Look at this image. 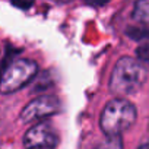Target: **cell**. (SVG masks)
<instances>
[{"label": "cell", "instance_id": "cell-1", "mask_svg": "<svg viewBox=\"0 0 149 149\" xmlns=\"http://www.w3.org/2000/svg\"><path fill=\"white\" fill-rule=\"evenodd\" d=\"M148 78V67L134 57H121L111 73L110 91L114 95L124 97L137 92Z\"/></svg>", "mask_w": 149, "mask_h": 149}, {"label": "cell", "instance_id": "cell-2", "mask_svg": "<svg viewBox=\"0 0 149 149\" xmlns=\"http://www.w3.org/2000/svg\"><path fill=\"white\" fill-rule=\"evenodd\" d=\"M136 107L124 98L111 100L102 110L100 126L105 136L121 134L136 121Z\"/></svg>", "mask_w": 149, "mask_h": 149}, {"label": "cell", "instance_id": "cell-3", "mask_svg": "<svg viewBox=\"0 0 149 149\" xmlns=\"http://www.w3.org/2000/svg\"><path fill=\"white\" fill-rule=\"evenodd\" d=\"M38 72V64L29 58L13 60L0 76V92L13 94L28 85Z\"/></svg>", "mask_w": 149, "mask_h": 149}, {"label": "cell", "instance_id": "cell-4", "mask_svg": "<svg viewBox=\"0 0 149 149\" xmlns=\"http://www.w3.org/2000/svg\"><path fill=\"white\" fill-rule=\"evenodd\" d=\"M57 133L48 123H37L24 136L25 149H53L57 145Z\"/></svg>", "mask_w": 149, "mask_h": 149}, {"label": "cell", "instance_id": "cell-5", "mask_svg": "<svg viewBox=\"0 0 149 149\" xmlns=\"http://www.w3.org/2000/svg\"><path fill=\"white\" fill-rule=\"evenodd\" d=\"M58 108H60V102L56 97L42 95L28 102L21 111L19 118L22 120V123H32L44 117H48L51 114H56Z\"/></svg>", "mask_w": 149, "mask_h": 149}, {"label": "cell", "instance_id": "cell-6", "mask_svg": "<svg viewBox=\"0 0 149 149\" xmlns=\"http://www.w3.org/2000/svg\"><path fill=\"white\" fill-rule=\"evenodd\" d=\"M132 16L137 22H148L149 21V0H137L134 3Z\"/></svg>", "mask_w": 149, "mask_h": 149}, {"label": "cell", "instance_id": "cell-7", "mask_svg": "<svg viewBox=\"0 0 149 149\" xmlns=\"http://www.w3.org/2000/svg\"><path fill=\"white\" fill-rule=\"evenodd\" d=\"M95 149H123V140L120 134L107 136Z\"/></svg>", "mask_w": 149, "mask_h": 149}, {"label": "cell", "instance_id": "cell-8", "mask_svg": "<svg viewBox=\"0 0 149 149\" xmlns=\"http://www.w3.org/2000/svg\"><path fill=\"white\" fill-rule=\"evenodd\" d=\"M136 54H137V60L142 61L149 69V42H145V44L139 45L137 50H136Z\"/></svg>", "mask_w": 149, "mask_h": 149}, {"label": "cell", "instance_id": "cell-9", "mask_svg": "<svg viewBox=\"0 0 149 149\" xmlns=\"http://www.w3.org/2000/svg\"><path fill=\"white\" fill-rule=\"evenodd\" d=\"M12 3L19 9H29L34 3V0H12Z\"/></svg>", "mask_w": 149, "mask_h": 149}, {"label": "cell", "instance_id": "cell-10", "mask_svg": "<svg viewBox=\"0 0 149 149\" xmlns=\"http://www.w3.org/2000/svg\"><path fill=\"white\" fill-rule=\"evenodd\" d=\"M89 3H92V5H104V3H107L108 0H88Z\"/></svg>", "mask_w": 149, "mask_h": 149}, {"label": "cell", "instance_id": "cell-11", "mask_svg": "<svg viewBox=\"0 0 149 149\" xmlns=\"http://www.w3.org/2000/svg\"><path fill=\"white\" fill-rule=\"evenodd\" d=\"M137 149H149V140H146V142H143Z\"/></svg>", "mask_w": 149, "mask_h": 149}]
</instances>
